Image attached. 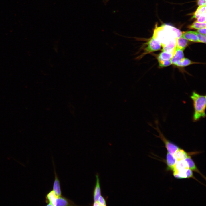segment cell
Instances as JSON below:
<instances>
[{"label": "cell", "instance_id": "obj_20", "mask_svg": "<svg viewBox=\"0 0 206 206\" xmlns=\"http://www.w3.org/2000/svg\"><path fill=\"white\" fill-rule=\"evenodd\" d=\"M97 201L99 206H105L107 205L105 198L101 195L99 197Z\"/></svg>", "mask_w": 206, "mask_h": 206}, {"label": "cell", "instance_id": "obj_9", "mask_svg": "<svg viewBox=\"0 0 206 206\" xmlns=\"http://www.w3.org/2000/svg\"><path fill=\"white\" fill-rule=\"evenodd\" d=\"M188 44V40L181 37L176 39L175 47L183 51L187 46Z\"/></svg>", "mask_w": 206, "mask_h": 206}, {"label": "cell", "instance_id": "obj_17", "mask_svg": "<svg viewBox=\"0 0 206 206\" xmlns=\"http://www.w3.org/2000/svg\"><path fill=\"white\" fill-rule=\"evenodd\" d=\"M189 31L196 35L198 38L199 42L206 43V35L200 34L197 31Z\"/></svg>", "mask_w": 206, "mask_h": 206}, {"label": "cell", "instance_id": "obj_19", "mask_svg": "<svg viewBox=\"0 0 206 206\" xmlns=\"http://www.w3.org/2000/svg\"><path fill=\"white\" fill-rule=\"evenodd\" d=\"M159 66L161 67L168 66L172 64L171 60H158Z\"/></svg>", "mask_w": 206, "mask_h": 206}, {"label": "cell", "instance_id": "obj_4", "mask_svg": "<svg viewBox=\"0 0 206 206\" xmlns=\"http://www.w3.org/2000/svg\"><path fill=\"white\" fill-rule=\"evenodd\" d=\"M96 182L93 192L94 201H97L99 197L101 195V190L100 179L98 174L96 175Z\"/></svg>", "mask_w": 206, "mask_h": 206}, {"label": "cell", "instance_id": "obj_7", "mask_svg": "<svg viewBox=\"0 0 206 206\" xmlns=\"http://www.w3.org/2000/svg\"><path fill=\"white\" fill-rule=\"evenodd\" d=\"M184 57L183 51L175 47L174 54L171 59L172 64L175 65L177 63L181 61Z\"/></svg>", "mask_w": 206, "mask_h": 206}, {"label": "cell", "instance_id": "obj_5", "mask_svg": "<svg viewBox=\"0 0 206 206\" xmlns=\"http://www.w3.org/2000/svg\"><path fill=\"white\" fill-rule=\"evenodd\" d=\"M177 160L173 155L167 152L166 155V162L167 169L172 171L174 169Z\"/></svg>", "mask_w": 206, "mask_h": 206}, {"label": "cell", "instance_id": "obj_15", "mask_svg": "<svg viewBox=\"0 0 206 206\" xmlns=\"http://www.w3.org/2000/svg\"><path fill=\"white\" fill-rule=\"evenodd\" d=\"M206 5L199 6L193 13L191 19H197L200 16L206 13Z\"/></svg>", "mask_w": 206, "mask_h": 206}, {"label": "cell", "instance_id": "obj_3", "mask_svg": "<svg viewBox=\"0 0 206 206\" xmlns=\"http://www.w3.org/2000/svg\"><path fill=\"white\" fill-rule=\"evenodd\" d=\"M154 128L159 133V136H155L160 138L162 141L167 152L173 155L180 148L176 144L167 140L160 131L157 126L156 128Z\"/></svg>", "mask_w": 206, "mask_h": 206}, {"label": "cell", "instance_id": "obj_1", "mask_svg": "<svg viewBox=\"0 0 206 206\" xmlns=\"http://www.w3.org/2000/svg\"><path fill=\"white\" fill-rule=\"evenodd\" d=\"M206 97L205 95H201L195 91L190 96L194 110L192 119L194 122L205 117Z\"/></svg>", "mask_w": 206, "mask_h": 206}, {"label": "cell", "instance_id": "obj_13", "mask_svg": "<svg viewBox=\"0 0 206 206\" xmlns=\"http://www.w3.org/2000/svg\"><path fill=\"white\" fill-rule=\"evenodd\" d=\"M174 156L177 161L185 159L189 155L188 154L180 148L174 154Z\"/></svg>", "mask_w": 206, "mask_h": 206}, {"label": "cell", "instance_id": "obj_22", "mask_svg": "<svg viewBox=\"0 0 206 206\" xmlns=\"http://www.w3.org/2000/svg\"><path fill=\"white\" fill-rule=\"evenodd\" d=\"M206 14H204L199 16L197 19L196 21L200 23H204L206 22Z\"/></svg>", "mask_w": 206, "mask_h": 206}, {"label": "cell", "instance_id": "obj_23", "mask_svg": "<svg viewBox=\"0 0 206 206\" xmlns=\"http://www.w3.org/2000/svg\"><path fill=\"white\" fill-rule=\"evenodd\" d=\"M206 0H197V5L199 6L206 5Z\"/></svg>", "mask_w": 206, "mask_h": 206}, {"label": "cell", "instance_id": "obj_6", "mask_svg": "<svg viewBox=\"0 0 206 206\" xmlns=\"http://www.w3.org/2000/svg\"><path fill=\"white\" fill-rule=\"evenodd\" d=\"M75 205L71 200L62 196H57L55 200L54 206H72Z\"/></svg>", "mask_w": 206, "mask_h": 206}, {"label": "cell", "instance_id": "obj_24", "mask_svg": "<svg viewBox=\"0 0 206 206\" xmlns=\"http://www.w3.org/2000/svg\"><path fill=\"white\" fill-rule=\"evenodd\" d=\"M197 32L200 34L206 35V27L198 29Z\"/></svg>", "mask_w": 206, "mask_h": 206}, {"label": "cell", "instance_id": "obj_18", "mask_svg": "<svg viewBox=\"0 0 206 206\" xmlns=\"http://www.w3.org/2000/svg\"><path fill=\"white\" fill-rule=\"evenodd\" d=\"M197 63L192 61L187 58H184L181 61V67H185Z\"/></svg>", "mask_w": 206, "mask_h": 206}, {"label": "cell", "instance_id": "obj_8", "mask_svg": "<svg viewBox=\"0 0 206 206\" xmlns=\"http://www.w3.org/2000/svg\"><path fill=\"white\" fill-rule=\"evenodd\" d=\"M185 160L187 162L189 169L192 171L199 173L205 179V177L199 171L195 164V163L190 155L188 156L187 157L185 158Z\"/></svg>", "mask_w": 206, "mask_h": 206}, {"label": "cell", "instance_id": "obj_2", "mask_svg": "<svg viewBox=\"0 0 206 206\" xmlns=\"http://www.w3.org/2000/svg\"><path fill=\"white\" fill-rule=\"evenodd\" d=\"M145 44L146 45L144 47L141 48L143 49V52L136 57V59H140L146 54L158 51L161 48V45L160 41L153 36Z\"/></svg>", "mask_w": 206, "mask_h": 206}, {"label": "cell", "instance_id": "obj_16", "mask_svg": "<svg viewBox=\"0 0 206 206\" xmlns=\"http://www.w3.org/2000/svg\"><path fill=\"white\" fill-rule=\"evenodd\" d=\"M205 23H200L197 21L194 22L192 24L189 25L188 28L190 29H198L206 27Z\"/></svg>", "mask_w": 206, "mask_h": 206}, {"label": "cell", "instance_id": "obj_12", "mask_svg": "<svg viewBox=\"0 0 206 206\" xmlns=\"http://www.w3.org/2000/svg\"><path fill=\"white\" fill-rule=\"evenodd\" d=\"M55 178L53 185V191L55 194L57 196H62V192L60 189V183L56 172H54Z\"/></svg>", "mask_w": 206, "mask_h": 206}, {"label": "cell", "instance_id": "obj_25", "mask_svg": "<svg viewBox=\"0 0 206 206\" xmlns=\"http://www.w3.org/2000/svg\"><path fill=\"white\" fill-rule=\"evenodd\" d=\"M92 205L93 206H99L97 201H94Z\"/></svg>", "mask_w": 206, "mask_h": 206}, {"label": "cell", "instance_id": "obj_10", "mask_svg": "<svg viewBox=\"0 0 206 206\" xmlns=\"http://www.w3.org/2000/svg\"><path fill=\"white\" fill-rule=\"evenodd\" d=\"M188 169L189 167L187 162L185 159H183L177 161L174 169L173 172L175 171H179Z\"/></svg>", "mask_w": 206, "mask_h": 206}, {"label": "cell", "instance_id": "obj_14", "mask_svg": "<svg viewBox=\"0 0 206 206\" xmlns=\"http://www.w3.org/2000/svg\"><path fill=\"white\" fill-rule=\"evenodd\" d=\"M175 51L173 52H162L157 57L158 60H171L173 56Z\"/></svg>", "mask_w": 206, "mask_h": 206}, {"label": "cell", "instance_id": "obj_11", "mask_svg": "<svg viewBox=\"0 0 206 206\" xmlns=\"http://www.w3.org/2000/svg\"><path fill=\"white\" fill-rule=\"evenodd\" d=\"M181 37L188 41L195 42H199L197 37L195 34L189 31L182 32Z\"/></svg>", "mask_w": 206, "mask_h": 206}, {"label": "cell", "instance_id": "obj_21", "mask_svg": "<svg viewBox=\"0 0 206 206\" xmlns=\"http://www.w3.org/2000/svg\"><path fill=\"white\" fill-rule=\"evenodd\" d=\"M186 178H193L199 182L194 176L192 171L189 168L188 169L186 172Z\"/></svg>", "mask_w": 206, "mask_h": 206}]
</instances>
